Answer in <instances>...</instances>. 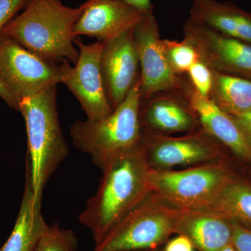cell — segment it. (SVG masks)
<instances>
[{
	"label": "cell",
	"mask_w": 251,
	"mask_h": 251,
	"mask_svg": "<svg viewBox=\"0 0 251 251\" xmlns=\"http://www.w3.org/2000/svg\"><path fill=\"white\" fill-rule=\"evenodd\" d=\"M176 234L187 237L199 251H220L232 243L233 223L212 209H179Z\"/></svg>",
	"instance_id": "cell-16"
},
{
	"label": "cell",
	"mask_w": 251,
	"mask_h": 251,
	"mask_svg": "<svg viewBox=\"0 0 251 251\" xmlns=\"http://www.w3.org/2000/svg\"><path fill=\"white\" fill-rule=\"evenodd\" d=\"M163 251H195V247L187 237L179 234L167 243Z\"/></svg>",
	"instance_id": "cell-26"
},
{
	"label": "cell",
	"mask_w": 251,
	"mask_h": 251,
	"mask_svg": "<svg viewBox=\"0 0 251 251\" xmlns=\"http://www.w3.org/2000/svg\"><path fill=\"white\" fill-rule=\"evenodd\" d=\"M140 126L143 129L168 134L197 130L199 121L183 90L161 92L140 101Z\"/></svg>",
	"instance_id": "cell-14"
},
{
	"label": "cell",
	"mask_w": 251,
	"mask_h": 251,
	"mask_svg": "<svg viewBox=\"0 0 251 251\" xmlns=\"http://www.w3.org/2000/svg\"><path fill=\"white\" fill-rule=\"evenodd\" d=\"M208 209L251 229V183L234 176Z\"/></svg>",
	"instance_id": "cell-20"
},
{
	"label": "cell",
	"mask_w": 251,
	"mask_h": 251,
	"mask_svg": "<svg viewBox=\"0 0 251 251\" xmlns=\"http://www.w3.org/2000/svg\"><path fill=\"white\" fill-rule=\"evenodd\" d=\"M161 44L170 67L177 75L186 74L201 59L194 46L185 39L181 41L162 39Z\"/></svg>",
	"instance_id": "cell-21"
},
{
	"label": "cell",
	"mask_w": 251,
	"mask_h": 251,
	"mask_svg": "<svg viewBox=\"0 0 251 251\" xmlns=\"http://www.w3.org/2000/svg\"><path fill=\"white\" fill-rule=\"evenodd\" d=\"M133 39L139 59L142 100L161 92L184 90L186 82L165 57L153 9L146 11L133 28Z\"/></svg>",
	"instance_id": "cell-9"
},
{
	"label": "cell",
	"mask_w": 251,
	"mask_h": 251,
	"mask_svg": "<svg viewBox=\"0 0 251 251\" xmlns=\"http://www.w3.org/2000/svg\"><path fill=\"white\" fill-rule=\"evenodd\" d=\"M140 78L125 100L103 120H77L70 127L73 145L90 155L100 170L119 153L141 140Z\"/></svg>",
	"instance_id": "cell-4"
},
{
	"label": "cell",
	"mask_w": 251,
	"mask_h": 251,
	"mask_svg": "<svg viewBox=\"0 0 251 251\" xmlns=\"http://www.w3.org/2000/svg\"><path fill=\"white\" fill-rule=\"evenodd\" d=\"M150 169L141 141L104 165L97 192L78 216L79 222L90 229L96 244L151 193Z\"/></svg>",
	"instance_id": "cell-1"
},
{
	"label": "cell",
	"mask_w": 251,
	"mask_h": 251,
	"mask_svg": "<svg viewBox=\"0 0 251 251\" xmlns=\"http://www.w3.org/2000/svg\"><path fill=\"white\" fill-rule=\"evenodd\" d=\"M87 1V7L74 25L75 37L87 36L108 41L134 28L146 12L124 0Z\"/></svg>",
	"instance_id": "cell-13"
},
{
	"label": "cell",
	"mask_w": 251,
	"mask_h": 251,
	"mask_svg": "<svg viewBox=\"0 0 251 251\" xmlns=\"http://www.w3.org/2000/svg\"><path fill=\"white\" fill-rule=\"evenodd\" d=\"M74 44L78 48V59L74 67L68 61L59 63L60 83L75 96L87 119L103 120L113 111L105 94L100 69L104 41L85 44L76 36Z\"/></svg>",
	"instance_id": "cell-7"
},
{
	"label": "cell",
	"mask_w": 251,
	"mask_h": 251,
	"mask_svg": "<svg viewBox=\"0 0 251 251\" xmlns=\"http://www.w3.org/2000/svg\"><path fill=\"white\" fill-rule=\"evenodd\" d=\"M193 88L201 97L210 98L213 85L212 71L201 59L195 63L186 73Z\"/></svg>",
	"instance_id": "cell-23"
},
{
	"label": "cell",
	"mask_w": 251,
	"mask_h": 251,
	"mask_svg": "<svg viewBox=\"0 0 251 251\" xmlns=\"http://www.w3.org/2000/svg\"><path fill=\"white\" fill-rule=\"evenodd\" d=\"M142 11H147L153 9L151 0H124Z\"/></svg>",
	"instance_id": "cell-29"
},
{
	"label": "cell",
	"mask_w": 251,
	"mask_h": 251,
	"mask_svg": "<svg viewBox=\"0 0 251 251\" xmlns=\"http://www.w3.org/2000/svg\"><path fill=\"white\" fill-rule=\"evenodd\" d=\"M57 86L24 97L19 103L27 135L25 163L34 196L40 201L48 181L69 153L59 123Z\"/></svg>",
	"instance_id": "cell-3"
},
{
	"label": "cell",
	"mask_w": 251,
	"mask_h": 251,
	"mask_svg": "<svg viewBox=\"0 0 251 251\" xmlns=\"http://www.w3.org/2000/svg\"><path fill=\"white\" fill-rule=\"evenodd\" d=\"M242 130L251 151V111L245 113L230 115Z\"/></svg>",
	"instance_id": "cell-27"
},
{
	"label": "cell",
	"mask_w": 251,
	"mask_h": 251,
	"mask_svg": "<svg viewBox=\"0 0 251 251\" xmlns=\"http://www.w3.org/2000/svg\"><path fill=\"white\" fill-rule=\"evenodd\" d=\"M0 74L19 100L60 83L58 64L0 34Z\"/></svg>",
	"instance_id": "cell-8"
},
{
	"label": "cell",
	"mask_w": 251,
	"mask_h": 251,
	"mask_svg": "<svg viewBox=\"0 0 251 251\" xmlns=\"http://www.w3.org/2000/svg\"><path fill=\"white\" fill-rule=\"evenodd\" d=\"M232 244L238 251H251V229L233 223Z\"/></svg>",
	"instance_id": "cell-25"
},
{
	"label": "cell",
	"mask_w": 251,
	"mask_h": 251,
	"mask_svg": "<svg viewBox=\"0 0 251 251\" xmlns=\"http://www.w3.org/2000/svg\"><path fill=\"white\" fill-rule=\"evenodd\" d=\"M184 35L211 70L251 80V44L191 19L185 23Z\"/></svg>",
	"instance_id": "cell-11"
},
{
	"label": "cell",
	"mask_w": 251,
	"mask_h": 251,
	"mask_svg": "<svg viewBox=\"0 0 251 251\" xmlns=\"http://www.w3.org/2000/svg\"><path fill=\"white\" fill-rule=\"evenodd\" d=\"M77 248V239L74 231L53 224L49 225L43 232L35 251H75Z\"/></svg>",
	"instance_id": "cell-22"
},
{
	"label": "cell",
	"mask_w": 251,
	"mask_h": 251,
	"mask_svg": "<svg viewBox=\"0 0 251 251\" xmlns=\"http://www.w3.org/2000/svg\"><path fill=\"white\" fill-rule=\"evenodd\" d=\"M188 103L196 114L202 128L219 143L227 147L243 161L251 162V151L242 130L227 112L210 99L201 97L186 84Z\"/></svg>",
	"instance_id": "cell-15"
},
{
	"label": "cell",
	"mask_w": 251,
	"mask_h": 251,
	"mask_svg": "<svg viewBox=\"0 0 251 251\" xmlns=\"http://www.w3.org/2000/svg\"><path fill=\"white\" fill-rule=\"evenodd\" d=\"M234 176L221 162L203 163L182 171L149 172L151 193L179 209H208Z\"/></svg>",
	"instance_id": "cell-6"
},
{
	"label": "cell",
	"mask_w": 251,
	"mask_h": 251,
	"mask_svg": "<svg viewBox=\"0 0 251 251\" xmlns=\"http://www.w3.org/2000/svg\"><path fill=\"white\" fill-rule=\"evenodd\" d=\"M41 201L34 196L30 171L25 163V184L14 229L0 251H35L49 225L41 214Z\"/></svg>",
	"instance_id": "cell-18"
},
{
	"label": "cell",
	"mask_w": 251,
	"mask_h": 251,
	"mask_svg": "<svg viewBox=\"0 0 251 251\" xmlns=\"http://www.w3.org/2000/svg\"><path fill=\"white\" fill-rule=\"evenodd\" d=\"M189 19L220 34L251 44V13L232 3L193 0Z\"/></svg>",
	"instance_id": "cell-17"
},
{
	"label": "cell",
	"mask_w": 251,
	"mask_h": 251,
	"mask_svg": "<svg viewBox=\"0 0 251 251\" xmlns=\"http://www.w3.org/2000/svg\"><path fill=\"white\" fill-rule=\"evenodd\" d=\"M212 71L210 99L230 115L251 111V80Z\"/></svg>",
	"instance_id": "cell-19"
},
{
	"label": "cell",
	"mask_w": 251,
	"mask_h": 251,
	"mask_svg": "<svg viewBox=\"0 0 251 251\" xmlns=\"http://www.w3.org/2000/svg\"><path fill=\"white\" fill-rule=\"evenodd\" d=\"M0 98L7 104L8 106L19 112L20 100L13 94L0 74Z\"/></svg>",
	"instance_id": "cell-28"
},
{
	"label": "cell",
	"mask_w": 251,
	"mask_h": 251,
	"mask_svg": "<svg viewBox=\"0 0 251 251\" xmlns=\"http://www.w3.org/2000/svg\"><path fill=\"white\" fill-rule=\"evenodd\" d=\"M27 1V0H0V34L15 14L25 6Z\"/></svg>",
	"instance_id": "cell-24"
},
{
	"label": "cell",
	"mask_w": 251,
	"mask_h": 251,
	"mask_svg": "<svg viewBox=\"0 0 251 251\" xmlns=\"http://www.w3.org/2000/svg\"><path fill=\"white\" fill-rule=\"evenodd\" d=\"M163 251V250H161L160 249H150V250H143V251Z\"/></svg>",
	"instance_id": "cell-31"
},
{
	"label": "cell",
	"mask_w": 251,
	"mask_h": 251,
	"mask_svg": "<svg viewBox=\"0 0 251 251\" xmlns=\"http://www.w3.org/2000/svg\"><path fill=\"white\" fill-rule=\"evenodd\" d=\"M141 141L150 167L171 170L176 166L219 161L222 152L217 140L204 130L181 137H169L141 128Z\"/></svg>",
	"instance_id": "cell-10"
},
{
	"label": "cell",
	"mask_w": 251,
	"mask_h": 251,
	"mask_svg": "<svg viewBox=\"0 0 251 251\" xmlns=\"http://www.w3.org/2000/svg\"><path fill=\"white\" fill-rule=\"evenodd\" d=\"M220 251H238L237 250V249H236L235 247H234V246L233 244L231 243V244H227V246H226V247L223 248L222 249H221Z\"/></svg>",
	"instance_id": "cell-30"
},
{
	"label": "cell",
	"mask_w": 251,
	"mask_h": 251,
	"mask_svg": "<svg viewBox=\"0 0 251 251\" xmlns=\"http://www.w3.org/2000/svg\"><path fill=\"white\" fill-rule=\"evenodd\" d=\"M100 69L105 94L114 110L125 100L140 78L133 28L104 42Z\"/></svg>",
	"instance_id": "cell-12"
},
{
	"label": "cell",
	"mask_w": 251,
	"mask_h": 251,
	"mask_svg": "<svg viewBox=\"0 0 251 251\" xmlns=\"http://www.w3.org/2000/svg\"><path fill=\"white\" fill-rule=\"evenodd\" d=\"M179 212V209L151 193L96 244L93 251L158 249L176 234Z\"/></svg>",
	"instance_id": "cell-5"
},
{
	"label": "cell",
	"mask_w": 251,
	"mask_h": 251,
	"mask_svg": "<svg viewBox=\"0 0 251 251\" xmlns=\"http://www.w3.org/2000/svg\"><path fill=\"white\" fill-rule=\"evenodd\" d=\"M87 5L85 1L72 8L61 0H27L23 12L5 26L1 34L49 62L68 61L75 65L79 50L73 31Z\"/></svg>",
	"instance_id": "cell-2"
}]
</instances>
